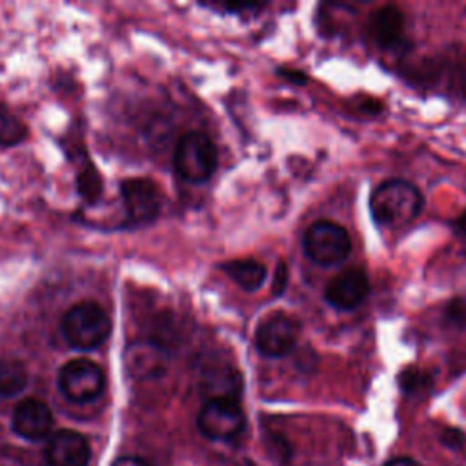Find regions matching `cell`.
<instances>
[{"instance_id":"obj_10","label":"cell","mask_w":466,"mask_h":466,"mask_svg":"<svg viewBox=\"0 0 466 466\" xmlns=\"http://www.w3.org/2000/svg\"><path fill=\"white\" fill-rule=\"evenodd\" d=\"M44 457L47 466H87L91 446L82 433L58 430L47 439Z\"/></svg>"},{"instance_id":"obj_8","label":"cell","mask_w":466,"mask_h":466,"mask_svg":"<svg viewBox=\"0 0 466 466\" xmlns=\"http://www.w3.org/2000/svg\"><path fill=\"white\" fill-rule=\"evenodd\" d=\"M368 291H370L368 275L360 268H350L340 271L328 282L324 289V299L335 309L350 311L364 302V299L368 297Z\"/></svg>"},{"instance_id":"obj_24","label":"cell","mask_w":466,"mask_h":466,"mask_svg":"<svg viewBox=\"0 0 466 466\" xmlns=\"http://www.w3.org/2000/svg\"><path fill=\"white\" fill-rule=\"evenodd\" d=\"M453 228H455V231L457 233H461V235H466V211H462L457 218H455V222H453Z\"/></svg>"},{"instance_id":"obj_3","label":"cell","mask_w":466,"mask_h":466,"mask_svg":"<svg viewBox=\"0 0 466 466\" xmlns=\"http://www.w3.org/2000/svg\"><path fill=\"white\" fill-rule=\"evenodd\" d=\"M173 164L177 175L186 182H206L211 178L218 164L217 146L208 135L189 131L180 137L175 147Z\"/></svg>"},{"instance_id":"obj_1","label":"cell","mask_w":466,"mask_h":466,"mask_svg":"<svg viewBox=\"0 0 466 466\" xmlns=\"http://www.w3.org/2000/svg\"><path fill=\"white\" fill-rule=\"evenodd\" d=\"M424 198L408 180L390 178L379 184L370 197V211L377 224L399 228L420 213Z\"/></svg>"},{"instance_id":"obj_2","label":"cell","mask_w":466,"mask_h":466,"mask_svg":"<svg viewBox=\"0 0 466 466\" xmlns=\"http://www.w3.org/2000/svg\"><path fill=\"white\" fill-rule=\"evenodd\" d=\"M60 328L73 348L89 351L107 340L111 320L102 306L93 300H82L66 311Z\"/></svg>"},{"instance_id":"obj_23","label":"cell","mask_w":466,"mask_h":466,"mask_svg":"<svg viewBox=\"0 0 466 466\" xmlns=\"http://www.w3.org/2000/svg\"><path fill=\"white\" fill-rule=\"evenodd\" d=\"M384 466H420V464L410 457H397V459H391L390 462H386Z\"/></svg>"},{"instance_id":"obj_12","label":"cell","mask_w":466,"mask_h":466,"mask_svg":"<svg viewBox=\"0 0 466 466\" xmlns=\"http://www.w3.org/2000/svg\"><path fill=\"white\" fill-rule=\"evenodd\" d=\"M370 35L384 51H395L404 40V16L395 5H382L370 16Z\"/></svg>"},{"instance_id":"obj_9","label":"cell","mask_w":466,"mask_h":466,"mask_svg":"<svg viewBox=\"0 0 466 466\" xmlns=\"http://www.w3.org/2000/svg\"><path fill=\"white\" fill-rule=\"evenodd\" d=\"M120 193L126 213L133 222H149L157 218L162 198L155 182L147 178H127L120 184Z\"/></svg>"},{"instance_id":"obj_16","label":"cell","mask_w":466,"mask_h":466,"mask_svg":"<svg viewBox=\"0 0 466 466\" xmlns=\"http://www.w3.org/2000/svg\"><path fill=\"white\" fill-rule=\"evenodd\" d=\"M27 137L24 122L5 106L0 104V146L20 144Z\"/></svg>"},{"instance_id":"obj_22","label":"cell","mask_w":466,"mask_h":466,"mask_svg":"<svg viewBox=\"0 0 466 466\" xmlns=\"http://www.w3.org/2000/svg\"><path fill=\"white\" fill-rule=\"evenodd\" d=\"M208 466H251V462H249V461H246V459L218 457V459H213Z\"/></svg>"},{"instance_id":"obj_21","label":"cell","mask_w":466,"mask_h":466,"mask_svg":"<svg viewBox=\"0 0 466 466\" xmlns=\"http://www.w3.org/2000/svg\"><path fill=\"white\" fill-rule=\"evenodd\" d=\"M111 466H149L147 461H144L142 457H135V455H124L115 459V462Z\"/></svg>"},{"instance_id":"obj_15","label":"cell","mask_w":466,"mask_h":466,"mask_svg":"<svg viewBox=\"0 0 466 466\" xmlns=\"http://www.w3.org/2000/svg\"><path fill=\"white\" fill-rule=\"evenodd\" d=\"M27 386V370L20 360L0 359V397H15Z\"/></svg>"},{"instance_id":"obj_18","label":"cell","mask_w":466,"mask_h":466,"mask_svg":"<svg viewBox=\"0 0 466 466\" xmlns=\"http://www.w3.org/2000/svg\"><path fill=\"white\" fill-rule=\"evenodd\" d=\"M78 191L86 198H96L100 195V184H98V175L95 169H89V173L82 171L78 177Z\"/></svg>"},{"instance_id":"obj_17","label":"cell","mask_w":466,"mask_h":466,"mask_svg":"<svg viewBox=\"0 0 466 466\" xmlns=\"http://www.w3.org/2000/svg\"><path fill=\"white\" fill-rule=\"evenodd\" d=\"M399 382L406 393H413V391H420L430 382V379L424 371H420L417 368H408L400 373Z\"/></svg>"},{"instance_id":"obj_20","label":"cell","mask_w":466,"mask_h":466,"mask_svg":"<svg viewBox=\"0 0 466 466\" xmlns=\"http://www.w3.org/2000/svg\"><path fill=\"white\" fill-rule=\"evenodd\" d=\"M441 441L446 444V446H451V448H459L464 441V435L459 431V430H451L448 428L442 435H441Z\"/></svg>"},{"instance_id":"obj_6","label":"cell","mask_w":466,"mask_h":466,"mask_svg":"<svg viewBox=\"0 0 466 466\" xmlns=\"http://www.w3.org/2000/svg\"><path fill=\"white\" fill-rule=\"evenodd\" d=\"M106 386L102 368L89 359H73L58 373V390L71 402H91Z\"/></svg>"},{"instance_id":"obj_4","label":"cell","mask_w":466,"mask_h":466,"mask_svg":"<svg viewBox=\"0 0 466 466\" xmlns=\"http://www.w3.org/2000/svg\"><path fill=\"white\" fill-rule=\"evenodd\" d=\"M304 253L319 266H337L351 253V238L346 228L329 220L313 222L302 238Z\"/></svg>"},{"instance_id":"obj_11","label":"cell","mask_w":466,"mask_h":466,"mask_svg":"<svg viewBox=\"0 0 466 466\" xmlns=\"http://www.w3.org/2000/svg\"><path fill=\"white\" fill-rule=\"evenodd\" d=\"M11 428L25 441H40L51 433L53 413L46 402L38 399H24L13 410Z\"/></svg>"},{"instance_id":"obj_19","label":"cell","mask_w":466,"mask_h":466,"mask_svg":"<svg viewBox=\"0 0 466 466\" xmlns=\"http://www.w3.org/2000/svg\"><path fill=\"white\" fill-rule=\"evenodd\" d=\"M288 284V268L284 262H280L275 269V279H273V293L280 295L286 289Z\"/></svg>"},{"instance_id":"obj_5","label":"cell","mask_w":466,"mask_h":466,"mask_svg":"<svg viewBox=\"0 0 466 466\" xmlns=\"http://www.w3.org/2000/svg\"><path fill=\"white\" fill-rule=\"evenodd\" d=\"M198 431L209 441L228 442L246 428V415L233 397H211L197 415Z\"/></svg>"},{"instance_id":"obj_13","label":"cell","mask_w":466,"mask_h":466,"mask_svg":"<svg viewBox=\"0 0 466 466\" xmlns=\"http://www.w3.org/2000/svg\"><path fill=\"white\" fill-rule=\"evenodd\" d=\"M222 269L229 275V279L238 284L246 291H257L266 280V266L253 258L229 260L222 264Z\"/></svg>"},{"instance_id":"obj_7","label":"cell","mask_w":466,"mask_h":466,"mask_svg":"<svg viewBox=\"0 0 466 466\" xmlns=\"http://www.w3.org/2000/svg\"><path fill=\"white\" fill-rule=\"evenodd\" d=\"M299 339V324L293 317L277 311L264 317L255 329V346L264 357L288 355Z\"/></svg>"},{"instance_id":"obj_14","label":"cell","mask_w":466,"mask_h":466,"mask_svg":"<svg viewBox=\"0 0 466 466\" xmlns=\"http://www.w3.org/2000/svg\"><path fill=\"white\" fill-rule=\"evenodd\" d=\"M127 368L133 375L140 379L160 375L164 371L162 350L157 344L131 348L127 353Z\"/></svg>"}]
</instances>
